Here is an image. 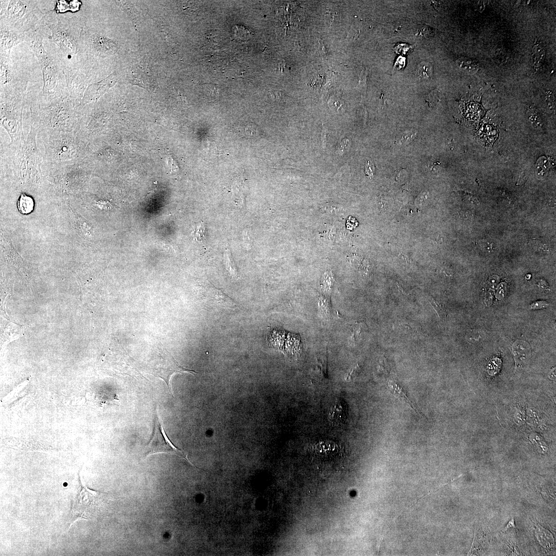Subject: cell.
<instances>
[{"label":"cell","instance_id":"1","mask_svg":"<svg viewBox=\"0 0 556 556\" xmlns=\"http://www.w3.org/2000/svg\"><path fill=\"white\" fill-rule=\"evenodd\" d=\"M82 108L70 94L45 100L36 97L30 102L31 124L38 130L76 133Z\"/></svg>","mask_w":556,"mask_h":556},{"label":"cell","instance_id":"2","mask_svg":"<svg viewBox=\"0 0 556 556\" xmlns=\"http://www.w3.org/2000/svg\"><path fill=\"white\" fill-rule=\"evenodd\" d=\"M37 144L47 172L79 162L87 153L86 143L74 132L38 130Z\"/></svg>","mask_w":556,"mask_h":556},{"label":"cell","instance_id":"3","mask_svg":"<svg viewBox=\"0 0 556 556\" xmlns=\"http://www.w3.org/2000/svg\"><path fill=\"white\" fill-rule=\"evenodd\" d=\"M1 1V25L22 34L33 27L43 14L31 1Z\"/></svg>","mask_w":556,"mask_h":556},{"label":"cell","instance_id":"4","mask_svg":"<svg viewBox=\"0 0 556 556\" xmlns=\"http://www.w3.org/2000/svg\"><path fill=\"white\" fill-rule=\"evenodd\" d=\"M29 43L38 57L43 77V87L39 97L42 99H51L66 94L57 86L59 74L56 65L48 56L42 44V38L37 31L30 33Z\"/></svg>","mask_w":556,"mask_h":556},{"label":"cell","instance_id":"5","mask_svg":"<svg viewBox=\"0 0 556 556\" xmlns=\"http://www.w3.org/2000/svg\"><path fill=\"white\" fill-rule=\"evenodd\" d=\"M47 25L52 32L51 39L67 56L75 55L80 50L81 23L78 19H50Z\"/></svg>","mask_w":556,"mask_h":556},{"label":"cell","instance_id":"6","mask_svg":"<svg viewBox=\"0 0 556 556\" xmlns=\"http://www.w3.org/2000/svg\"><path fill=\"white\" fill-rule=\"evenodd\" d=\"M25 95L12 99L1 96V123L11 138L9 144L17 146L25 138L22 126Z\"/></svg>","mask_w":556,"mask_h":556},{"label":"cell","instance_id":"7","mask_svg":"<svg viewBox=\"0 0 556 556\" xmlns=\"http://www.w3.org/2000/svg\"><path fill=\"white\" fill-rule=\"evenodd\" d=\"M147 373L165 381L169 393L173 397L170 380L172 375L177 373L197 374L193 370L180 366L172 355L165 348H158L153 357L150 359L147 366Z\"/></svg>","mask_w":556,"mask_h":556},{"label":"cell","instance_id":"8","mask_svg":"<svg viewBox=\"0 0 556 556\" xmlns=\"http://www.w3.org/2000/svg\"><path fill=\"white\" fill-rule=\"evenodd\" d=\"M100 494L83 485L79 476V486L72 507V519H89L91 517L99 507L101 499Z\"/></svg>","mask_w":556,"mask_h":556},{"label":"cell","instance_id":"9","mask_svg":"<svg viewBox=\"0 0 556 556\" xmlns=\"http://www.w3.org/2000/svg\"><path fill=\"white\" fill-rule=\"evenodd\" d=\"M19 80L9 58L1 54V96L12 99L24 96L26 84Z\"/></svg>","mask_w":556,"mask_h":556},{"label":"cell","instance_id":"10","mask_svg":"<svg viewBox=\"0 0 556 556\" xmlns=\"http://www.w3.org/2000/svg\"><path fill=\"white\" fill-rule=\"evenodd\" d=\"M166 453L176 455L185 459L190 464L187 455L177 448L167 436L162 426L158 410L154 411V428L153 436L149 444L145 449V455L148 456L153 454Z\"/></svg>","mask_w":556,"mask_h":556},{"label":"cell","instance_id":"11","mask_svg":"<svg viewBox=\"0 0 556 556\" xmlns=\"http://www.w3.org/2000/svg\"><path fill=\"white\" fill-rule=\"evenodd\" d=\"M117 78V74L114 72L99 82L90 84L83 93L80 102L81 107L96 101L116 83Z\"/></svg>","mask_w":556,"mask_h":556},{"label":"cell","instance_id":"12","mask_svg":"<svg viewBox=\"0 0 556 556\" xmlns=\"http://www.w3.org/2000/svg\"><path fill=\"white\" fill-rule=\"evenodd\" d=\"M387 386L391 393L401 401L405 403L416 413L423 416L415 404L410 398L406 389L395 379H390L387 382Z\"/></svg>","mask_w":556,"mask_h":556},{"label":"cell","instance_id":"13","mask_svg":"<svg viewBox=\"0 0 556 556\" xmlns=\"http://www.w3.org/2000/svg\"><path fill=\"white\" fill-rule=\"evenodd\" d=\"M18 32L1 25V51L7 50L19 43L21 38ZM21 34V33H20Z\"/></svg>","mask_w":556,"mask_h":556},{"label":"cell","instance_id":"14","mask_svg":"<svg viewBox=\"0 0 556 556\" xmlns=\"http://www.w3.org/2000/svg\"><path fill=\"white\" fill-rule=\"evenodd\" d=\"M512 352L515 362L517 364H525L528 362L531 356L529 344L523 340L516 341L512 346Z\"/></svg>","mask_w":556,"mask_h":556},{"label":"cell","instance_id":"15","mask_svg":"<svg viewBox=\"0 0 556 556\" xmlns=\"http://www.w3.org/2000/svg\"><path fill=\"white\" fill-rule=\"evenodd\" d=\"M546 50L544 43L536 40L532 47L531 62L533 71L535 73L541 68L544 61Z\"/></svg>","mask_w":556,"mask_h":556},{"label":"cell","instance_id":"16","mask_svg":"<svg viewBox=\"0 0 556 556\" xmlns=\"http://www.w3.org/2000/svg\"><path fill=\"white\" fill-rule=\"evenodd\" d=\"M93 45L99 52L104 54L111 55L117 50V46L111 40L100 36H95L93 38Z\"/></svg>","mask_w":556,"mask_h":556},{"label":"cell","instance_id":"17","mask_svg":"<svg viewBox=\"0 0 556 556\" xmlns=\"http://www.w3.org/2000/svg\"><path fill=\"white\" fill-rule=\"evenodd\" d=\"M34 203L33 198L24 193L21 194L18 201L17 207L19 211L23 214H28L34 209Z\"/></svg>","mask_w":556,"mask_h":556},{"label":"cell","instance_id":"18","mask_svg":"<svg viewBox=\"0 0 556 556\" xmlns=\"http://www.w3.org/2000/svg\"><path fill=\"white\" fill-rule=\"evenodd\" d=\"M457 65L462 70L473 74L477 73L480 68L475 61L465 57H461L456 61Z\"/></svg>","mask_w":556,"mask_h":556},{"label":"cell","instance_id":"19","mask_svg":"<svg viewBox=\"0 0 556 556\" xmlns=\"http://www.w3.org/2000/svg\"><path fill=\"white\" fill-rule=\"evenodd\" d=\"M432 73L431 65L427 62H422L417 66L415 71V76L419 79L429 78Z\"/></svg>","mask_w":556,"mask_h":556},{"label":"cell","instance_id":"20","mask_svg":"<svg viewBox=\"0 0 556 556\" xmlns=\"http://www.w3.org/2000/svg\"><path fill=\"white\" fill-rule=\"evenodd\" d=\"M416 134V131L414 129L406 130L397 135L396 137V143L399 146L406 145L413 140Z\"/></svg>","mask_w":556,"mask_h":556},{"label":"cell","instance_id":"21","mask_svg":"<svg viewBox=\"0 0 556 556\" xmlns=\"http://www.w3.org/2000/svg\"><path fill=\"white\" fill-rule=\"evenodd\" d=\"M501 361L500 359L495 358L490 360L488 364V372L491 375H494L497 373L500 367Z\"/></svg>","mask_w":556,"mask_h":556},{"label":"cell","instance_id":"22","mask_svg":"<svg viewBox=\"0 0 556 556\" xmlns=\"http://www.w3.org/2000/svg\"><path fill=\"white\" fill-rule=\"evenodd\" d=\"M429 302L431 306L437 314L439 319L440 320H443L445 317L446 311L442 304H440L435 299H432Z\"/></svg>","mask_w":556,"mask_h":556},{"label":"cell","instance_id":"23","mask_svg":"<svg viewBox=\"0 0 556 556\" xmlns=\"http://www.w3.org/2000/svg\"><path fill=\"white\" fill-rule=\"evenodd\" d=\"M360 370L361 368L359 364L353 367L345 374L344 376L345 380H353L359 374Z\"/></svg>","mask_w":556,"mask_h":556},{"label":"cell","instance_id":"24","mask_svg":"<svg viewBox=\"0 0 556 556\" xmlns=\"http://www.w3.org/2000/svg\"><path fill=\"white\" fill-rule=\"evenodd\" d=\"M413 47V45L401 43L396 44L394 46L393 49L397 54L405 55L408 54L412 50Z\"/></svg>","mask_w":556,"mask_h":556},{"label":"cell","instance_id":"25","mask_svg":"<svg viewBox=\"0 0 556 556\" xmlns=\"http://www.w3.org/2000/svg\"><path fill=\"white\" fill-rule=\"evenodd\" d=\"M537 171H538V175H540L542 172V175H545L547 171L548 165L546 160H540L537 162L536 164Z\"/></svg>","mask_w":556,"mask_h":556},{"label":"cell","instance_id":"26","mask_svg":"<svg viewBox=\"0 0 556 556\" xmlns=\"http://www.w3.org/2000/svg\"><path fill=\"white\" fill-rule=\"evenodd\" d=\"M549 306V303L545 301H536L532 302L530 305V308L531 309H540L542 308H547Z\"/></svg>","mask_w":556,"mask_h":556},{"label":"cell","instance_id":"27","mask_svg":"<svg viewBox=\"0 0 556 556\" xmlns=\"http://www.w3.org/2000/svg\"><path fill=\"white\" fill-rule=\"evenodd\" d=\"M528 114L530 120L534 124H537L541 123V119L540 115L535 110H529Z\"/></svg>","mask_w":556,"mask_h":556},{"label":"cell","instance_id":"28","mask_svg":"<svg viewBox=\"0 0 556 556\" xmlns=\"http://www.w3.org/2000/svg\"><path fill=\"white\" fill-rule=\"evenodd\" d=\"M506 291V285L504 283H502L498 286L496 291V297L498 300L502 299L505 296Z\"/></svg>","mask_w":556,"mask_h":556},{"label":"cell","instance_id":"29","mask_svg":"<svg viewBox=\"0 0 556 556\" xmlns=\"http://www.w3.org/2000/svg\"><path fill=\"white\" fill-rule=\"evenodd\" d=\"M405 65V58L402 56L399 57L394 64V67L397 70H401L404 68Z\"/></svg>","mask_w":556,"mask_h":556},{"label":"cell","instance_id":"30","mask_svg":"<svg viewBox=\"0 0 556 556\" xmlns=\"http://www.w3.org/2000/svg\"><path fill=\"white\" fill-rule=\"evenodd\" d=\"M418 34L420 36L429 37L430 34V28L427 27L421 28L418 31Z\"/></svg>","mask_w":556,"mask_h":556},{"label":"cell","instance_id":"31","mask_svg":"<svg viewBox=\"0 0 556 556\" xmlns=\"http://www.w3.org/2000/svg\"><path fill=\"white\" fill-rule=\"evenodd\" d=\"M510 528H516V527H515V520H514V518H513V517H512V518H511V519L510 520V521L509 522V523H508V524H507V525L506 526V527H505V528H504L503 529V530H502L501 531V532H504V531H506L507 530L509 529Z\"/></svg>","mask_w":556,"mask_h":556}]
</instances>
